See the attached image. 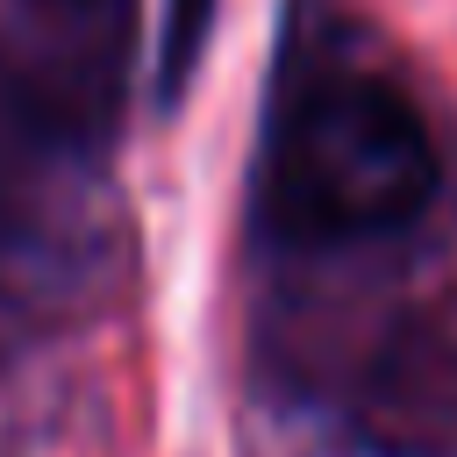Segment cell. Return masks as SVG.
Here are the masks:
<instances>
[{
    "label": "cell",
    "instance_id": "obj_3",
    "mask_svg": "<svg viewBox=\"0 0 457 457\" xmlns=\"http://www.w3.org/2000/svg\"><path fill=\"white\" fill-rule=\"evenodd\" d=\"M207 21H214V0H171L164 14V57H157V93L179 100L193 64H200V43H207Z\"/></svg>",
    "mask_w": 457,
    "mask_h": 457
},
{
    "label": "cell",
    "instance_id": "obj_1",
    "mask_svg": "<svg viewBox=\"0 0 457 457\" xmlns=\"http://www.w3.org/2000/svg\"><path fill=\"white\" fill-rule=\"evenodd\" d=\"M443 193V150L428 114L364 64L300 79L264 129L250 221L286 250L371 243L428 214Z\"/></svg>",
    "mask_w": 457,
    "mask_h": 457
},
{
    "label": "cell",
    "instance_id": "obj_2",
    "mask_svg": "<svg viewBox=\"0 0 457 457\" xmlns=\"http://www.w3.org/2000/svg\"><path fill=\"white\" fill-rule=\"evenodd\" d=\"M343 436L357 457H457V336L386 328L343 400Z\"/></svg>",
    "mask_w": 457,
    "mask_h": 457
},
{
    "label": "cell",
    "instance_id": "obj_4",
    "mask_svg": "<svg viewBox=\"0 0 457 457\" xmlns=\"http://www.w3.org/2000/svg\"><path fill=\"white\" fill-rule=\"evenodd\" d=\"M57 7H100V0H57Z\"/></svg>",
    "mask_w": 457,
    "mask_h": 457
}]
</instances>
